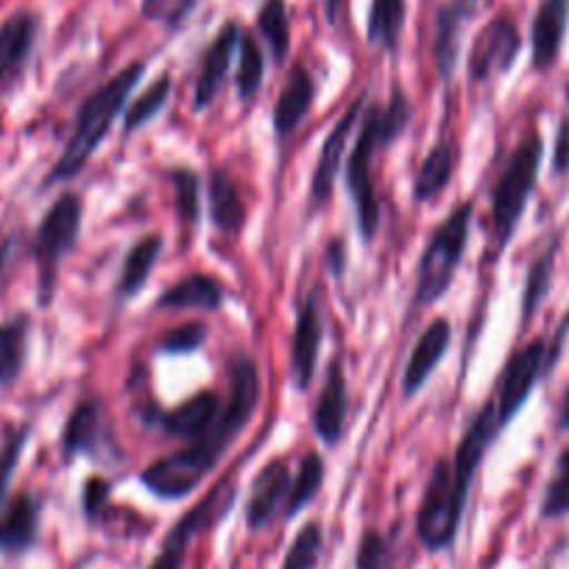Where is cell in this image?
I'll use <instances>...</instances> for the list:
<instances>
[{
  "label": "cell",
  "mask_w": 569,
  "mask_h": 569,
  "mask_svg": "<svg viewBox=\"0 0 569 569\" xmlns=\"http://www.w3.org/2000/svg\"><path fill=\"white\" fill-rule=\"evenodd\" d=\"M539 513L541 519H561L569 513V447L558 452L556 467L541 495Z\"/></svg>",
  "instance_id": "cell-37"
},
{
  "label": "cell",
  "mask_w": 569,
  "mask_h": 569,
  "mask_svg": "<svg viewBox=\"0 0 569 569\" xmlns=\"http://www.w3.org/2000/svg\"><path fill=\"white\" fill-rule=\"evenodd\" d=\"M293 472L288 458H271L260 472L254 475L249 489V500H246V528L251 533L268 530L279 517H282L284 500L291 491Z\"/></svg>",
  "instance_id": "cell-12"
},
{
  "label": "cell",
  "mask_w": 569,
  "mask_h": 569,
  "mask_svg": "<svg viewBox=\"0 0 569 569\" xmlns=\"http://www.w3.org/2000/svg\"><path fill=\"white\" fill-rule=\"evenodd\" d=\"M475 221V204L463 201V204L452 207L450 216L433 229L430 240L425 243L416 266V282H413V299H410V310H425L430 305L441 302L450 293L452 279H456L458 268H461L463 254H467L469 234H472Z\"/></svg>",
  "instance_id": "cell-4"
},
{
  "label": "cell",
  "mask_w": 569,
  "mask_h": 569,
  "mask_svg": "<svg viewBox=\"0 0 569 569\" xmlns=\"http://www.w3.org/2000/svg\"><path fill=\"white\" fill-rule=\"evenodd\" d=\"M343 7H347V0H327V20H330L332 26H336L338 20H341Z\"/></svg>",
  "instance_id": "cell-47"
},
{
  "label": "cell",
  "mask_w": 569,
  "mask_h": 569,
  "mask_svg": "<svg viewBox=\"0 0 569 569\" xmlns=\"http://www.w3.org/2000/svg\"><path fill=\"white\" fill-rule=\"evenodd\" d=\"M42 502L31 491H20L0 508V552L20 558L40 541Z\"/></svg>",
  "instance_id": "cell-17"
},
{
  "label": "cell",
  "mask_w": 569,
  "mask_h": 569,
  "mask_svg": "<svg viewBox=\"0 0 569 569\" xmlns=\"http://www.w3.org/2000/svg\"><path fill=\"white\" fill-rule=\"evenodd\" d=\"M37 37V20L31 14H12L7 23L0 26V92L7 90L31 57Z\"/></svg>",
  "instance_id": "cell-26"
},
{
  "label": "cell",
  "mask_w": 569,
  "mask_h": 569,
  "mask_svg": "<svg viewBox=\"0 0 569 569\" xmlns=\"http://www.w3.org/2000/svg\"><path fill=\"white\" fill-rule=\"evenodd\" d=\"M500 433L502 427L500 421H497L495 399H489V402L475 413V419L469 421L467 433L461 436V445H458L456 456H452L450 461L452 480H456V489L461 491V495L469 497L475 478H478L480 463L486 461V456H489V450L495 447V441L500 439Z\"/></svg>",
  "instance_id": "cell-14"
},
{
  "label": "cell",
  "mask_w": 569,
  "mask_h": 569,
  "mask_svg": "<svg viewBox=\"0 0 569 569\" xmlns=\"http://www.w3.org/2000/svg\"><path fill=\"white\" fill-rule=\"evenodd\" d=\"M162 249H166V240L162 234H142L134 246L129 249V254L123 257V266H120V277L114 291H118V299H134L146 291L149 284V277L154 273L157 262H160Z\"/></svg>",
  "instance_id": "cell-29"
},
{
  "label": "cell",
  "mask_w": 569,
  "mask_h": 569,
  "mask_svg": "<svg viewBox=\"0 0 569 569\" xmlns=\"http://www.w3.org/2000/svg\"><path fill=\"white\" fill-rule=\"evenodd\" d=\"M173 193H177V212L184 227H199L201 218V179L190 168L171 171Z\"/></svg>",
  "instance_id": "cell-38"
},
{
  "label": "cell",
  "mask_w": 569,
  "mask_h": 569,
  "mask_svg": "<svg viewBox=\"0 0 569 569\" xmlns=\"http://www.w3.org/2000/svg\"><path fill=\"white\" fill-rule=\"evenodd\" d=\"M522 51V34L508 18H495L478 37L467 57V76L472 84H489L500 79L517 62Z\"/></svg>",
  "instance_id": "cell-11"
},
{
  "label": "cell",
  "mask_w": 569,
  "mask_h": 569,
  "mask_svg": "<svg viewBox=\"0 0 569 569\" xmlns=\"http://www.w3.org/2000/svg\"><path fill=\"white\" fill-rule=\"evenodd\" d=\"M541 160H545V140L539 131H528L511 151L491 188V238H495L497 251L508 249L522 223L530 196L539 184Z\"/></svg>",
  "instance_id": "cell-5"
},
{
  "label": "cell",
  "mask_w": 569,
  "mask_h": 569,
  "mask_svg": "<svg viewBox=\"0 0 569 569\" xmlns=\"http://www.w3.org/2000/svg\"><path fill=\"white\" fill-rule=\"evenodd\" d=\"M321 343H325V316H321L319 291H310L297 310L291 343V380L297 391H308L313 386L316 369H319Z\"/></svg>",
  "instance_id": "cell-13"
},
{
  "label": "cell",
  "mask_w": 569,
  "mask_h": 569,
  "mask_svg": "<svg viewBox=\"0 0 569 569\" xmlns=\"http://www.w3.org/2000/svg\"><path fill=\"white\" fill-rule=\"evenodd\" d=\"M475 9H478V0H450L445 9L439 12L436 20V68L445 84H450L452 76L458 70V57H461V31L463 26L472 20Z\"/></svg>",
  "instance_id": "cell-23"
},
{
  "label": "cell",
  "mask_w": 569,
  "mask_h": 569,
  "mask_svg": "<svg viewBox=\"0 0 569 569\" xmlns=\"http://www.w3.org/2000/svg\"><path fill=\"white\" fill-rule=\"evenodd\" d=\"M552 173L567 177L569 173V114L558 120L556 142H552Z\"/></svg>",
  "instance_id": "cell-44"
},
{
  "label": "cell",
  "mask_w": 569,
  "mask_h": 569,
  "mask_svg": "<svg viewBox=\"0 0 569 569\" xmlns=\"http://www.w3.org/2000/svg\"><path fill=\"white\" fill-rule=\"evenodd\" d=\"M142 76H146V62H134L129 68L120 70L118 76L107 81V84L98 87L96 92L81 101L79 112H76L73 126H70V137L64 142L62 154L53 162V168L46 177V188L59 182H70L79 173H84V168L90 166V160L96 157V151L101 149V142L107 140V134L112 131L114 120L126 112L129 107V98L134 92V87L140 84Z\"/></svg>",
  "instance_id": "cell-3"
},
{
  "label": "cell",
  "mask_w": 569,
  "mask_h": 569,
  "mask_svg": "<svg viewBox=\"0 0 569 569\" xmlns=\"http://www.w3.org/2000/svg\"><path fill=\"white\" fill-rule=\"evenodd\" d=\"M569 29V0H541L530 29V62L536 70L556 68L561 57L563 37Z\"/></svg>",
  "instance_id": "cell-21"
},
{
  "label": "cell",
  "mask_w": 569,
  "mask_h": 569,
  "mask_svg": "<svg viewBox=\"0 0 569 569\" xmlns=\"http://www.w3.org/2000/svg\"><path fill=\"white\" fill-rule=\"evenodd\" d=\"M366 107H369V96H358L343 114L338 118V123L332 126L330 134L325 137L319 151V160H316L313 177H310V188H308V212L316 216L319 210H325L332 199V190H336V179L338 171L343 166V154L349 151V140H352V131H358L360 118H363Z\"/></svg>",
  "instance_id": "cell-10"
},
{
  "label": "cell",
  "mask_w": 569,
  "mask_h": 569,
  "mask_svg": "<svg viewBox=\"0 0 569 569\" xmlns=\"http://www.w3.org/2000/svg\"><path fill=\"white\" fill-rule=\"evenodd\" d=\"M221 413L223 399L216 391H199L184 399V402H179L177 408L157 413L154 421L166 436L190 445V441L210 436L218 427V421H221Z\"/></svg>",
  "instance_id": "cell-15"
},
{
  "label": "cell",
  "mask_w": 569,
  "mask_h": 569,
  "mask_svg": "<svg viewBox=\"0 0 569 569\" xmlns=\"http://www.w3.org/2000/svg\"><path fill=\"white\" fill-rule=\"evenodd\" d=\"M196 9V0H142V18L154 20L166 29H177L188 20V14Z\"/></svg>",
  "instance_id": "cell-42"
},
{
  "label": "cell",
  "mask_w": 569,
  "mask_h": 569,
  "mask_svg": "<svg viewBox=\"0 0 569 569\" xmlns=\"http://www.w3.org/2000/svg\"><path fill=\"white\" fill-rule=\"evenodd\" d=\"M238 42H240L238 26L227 23L221 31H218L216 40L210 42V48L204 51L199 79H196V92H193L196 112H204V109H210L212 101L218 98V92H221L229 70H232V59H234V53H238Z\"/></svg>",
  "instance_id": "cell-19"
},
{
  "label": "cell",
  "mask_w": 569,
  "mask_h": 569,
  "mask_svg": "<svg viewBox=\"0 0 569 569\" xmlns=\"http://www.w3.org/2000/svg\"><path fill=\"white\" fill-rule=\"evenodd\" d=\"M171 92H173L171 76L162 73L160 79L149 87V90H142L134 101H129V107H126V114H123L126 134H137L142 126L151 123V120H154L157 114L168 107V101H171Z\"/></svg>",
  "instance_id": "cell-35"
},
{
  "label": "cell",
  "mask_w": 569,
  "mask_h": 569,
  "mask_svg": "<svg viewBox=\"0 0 569 569\" xmlns=\"http://www.w3.org/2000/svg\"><path fill=\"white\" fill-rule=\"evenodd\" d=\"M103 445V408L98 399H79L70 410L62 430V458L64 463L79 456L96 458Z\"/></svg>",
  "instance_id": "cell-22"
},
{
  "label": "cell",
  "mask_w": 569,
  "mask_h": 569,
  "mask_svg": "<svg viewBox=\"0 0 569 569\" xmlns=\"http://www.w3.org/2000/svg\"><path fill=\"white\" fill-rule=\"evenodd\" d=\"M541 377H547V338H533V341H528L511 355V360L502 369L500 382H497L495 397H491L502 430L528 405L530 393L536 391Z\"/></svg>",
  "instance_id": "cell-9"
},
{
  "label": "cell",
  "mask_w": 569,
  "mask_h": 569,
  "mask_svg": "<svg viewBox=\"0 0 569 569\" xmlns=\"http://www.w3.org/2000/svg\"><path fill=\"white\" fill-rule=\"evenodd\" d=\"M81 227H84V201L79 193L68 190L59 196L42 216L34 234V260H37V299L40 308H51L57 297V279L62 260L79 246Z\"/></svg>",
  "instance_id": "cell-6"
},
{
  "label": "cell",
  "mask_w": 569,
  "mask_h": 569,
  "mask_svg": "<svg viewBox=\"0 0 569 569\" xmlns=\"http://www.w3.org/2000/svg\"><path fill=\"white\" fill-rule=\"evenodd\" d=\"M413 120V103L402 87H393L391 98L382 107H366L360 118L358 137H355L352 154L347 160V190L352 199L355 218H358V234L366 246L375 243L380 232L382 207L375 184V157L405 134Z\"/></svg>",
  "instance_id": "cell-2"
},
{
  "label": "cell",
  "mask_w": 569,
  "mask_h": 569,
  "mask_svg": "<svg viewBox=\"0 0 569 569\" xmlns=\"http://www.w3.org/2000/svg\"><path fill=\"white\" fill-rule=\"evenodd\" d=\"M234 508V486L221 483L216 489L207 491L199 500V506L190 508L188 513L177 519L171 530H168L166 541H162L160 552L151 561L149 569H184L188 561V550L199 536H204L207 530L216 528L218 522L227 519V513Z\"/></svg>",
  "instance_id": "cell-8"
},
{
  "label": "cell",
  "mask_w": 569,
  "mask_h": 569,
  "mask_svg": "<svg viewBox=\"0 0 569 569\" xmlns=\"http://www.w3.org/2000/svg\"><path fill=\"white\" fill-rule=\"evenodd\" d=\"M316 87L313 73H310L305 64H293L288 79H284V87L279 90L277 101H273V112H271V123H273V134L279 140L284 137H291L293 131L302 126V120L308 118L310 109L316 103Z\"/></svg>",
  "instance_id": "cell-20"
},
{
  "label": "cell",
  "mask_w": 569,
  "mask_h": 569,
  "mask_svg": "<svg viewBox=\"0 0 569 569\" xmlns=\"http://www.w3.org/2000/svg\"><path fill=\"white\" fill-rule=\"evenodd\" d=\"M325 260H327V271H330V277L343 279V273H347V260H349V251H347V243H343V238H332L330 243H327Z\"/></svg>",
  "instance_id": "cell-45"
},
{
  "label": "cell",
  "mask_w": 569,
  "mask_h": 569,
  "mask_svg": "<svg viewBox=\"0 0 569 569\" xmlns=\"http://www.w3.org/2000/svg\"><path fill=\"white\" fill-rule=\"evenodd\" d=\"M321 552H325V528L321 522H308L293 536L279 569H319Z\"/></svg>",
  "instance_id": "cell-36"
},
{
  "label": "cell",
  "mask_w": 569,
  "mask_h": 569,
  "mask_svg": "<svg viewBox=\"0 0 569 569\" xmlns=\"http://www.w3.org/2000/svg\"><path fill=\"white\" fill-rule=\"evenodd\" d=\"M257 405H260V369L249 355H234L229 363V397L223 399V413L216 430L142 469V489L166 502H177L193 495L216 472L229 447L249 427L251 416L257 413Z\"/></svg>",
  "instance_id": "cell-1"
},
{
  "label": "cell",
  "mask_w": 569,
  "mask_h": 569,
  "mask_svg": "<svg viewBox=\"0 0 569 569\" xmlns=\"http://www.w3.org/2000/svg\"><path fill=\"white\" fill-rule=\"evenodd\" d=\"M257 29L266 40L273 64H284L288 53H291V18H288L284 0H266L262 3L260 14H257Z\"/></svg>",
  "instance_id": "cell-32"
},
{
  "label": "cell",
  "mask_w": 569,
  "mask_h": 569,
  "mask_svg": "<svg viewBox=\"0 0 569 569\" xmlns=\"http://www.w3.org/2000/svg\"><path fill=\"white\" fill-rule=\"evenodd\" d=\"M349 419V386L343 375L341 358H336L327 369L325 386H321L319 399L313 408V433L325 447H338L343 439Z\"/></svg>",
  "instance_id": "cell-18"
},
{
  "label": "cell",
  "mask_w": 569,
  "mask_h": 569,
  "mask_svg": "<svg viewBox=\"0 0 569 569\" xmlns=\"http://www.w3.org/2000/svg\"><path fill=\"white\" fill-rule=\"evenodd\" d=\"M207 207H210V221L218 232L227 234V238H234V234L243 232V196H240V188L223 168H216V171H210V177H207Z\"/></svg>",
  "instance_id": "cell-25"
},
{
  "label": "cell",
  "mask_w": 569,
  "mask_h": 569,
  "mask_svg": "<svg viewBox=\"0 0 569 569\" xmlns=\"http://www.w3.org/2000/svg\"><path fill=\"white\" fill-rule=\"evenodd\" d=\"M227 302V288L221 279L210 277V273H188L171 284L160 299H157V310H221Z\"/></svg>",
  "instance_id": "cell-27"
},
{
  "label": "cell",
  "mask_w": 569,
  "mask_h": 569,
  "mask_svg": "<svg viewBox=\"0 0 569 569\" xmlns=\"http://www.w3.org/2000/svg\"><path fill=\"white\" fill-rule=\"evenodd\" d=\"M31 319L29 316H12L0 325V386H12L20 380L29 360Z\"/></svg>",
  "instance_id": "cell-30"
},
{
  "label": "cell",
  "mask_w": 569,
  "mask_h": 569,
  "mask_svg": "<svg viewBox=\"0 0 569 569\" xmlns=\"http://www.w3.org/2000/svg\"><path fill=\"white\" fill-rule=\"evenodd\" d=\"M450 347H452V325L450 319L439 316V319H433L425 330H421V336L416 338L413 349H410L408 363H405V371H402L405 399L416 397V393L427 386V380H430L433 371L439 369V363L447 358Z\"/></svg>",
  "instance_id": "cell-16"
},
{
  "label": "cell",
  "mask_w": 569,
  "mask_h": 569,
  "mask_svg": "<svg viewBox=\"0 0 569 569\" xmlns=\"http://www.w3.org/2000/svg\"><path fill=\"white\" fill-rule=\"evenodd\" d=\"M207 343V327L204 325H184L162 336L160 355L168 358H184V355H196Z\"/></svg>",
  "instance_id": "cell-41"
},
{
  "label": "cell",
  "mask_w": 569,
  "mask_h": 569,
  "mask_svg": "<svg viewBox=\"0 0 569 569\" xmlns=\"http://www.w3.org/2000/svg\"><path fill=\"white\" fill-rule=\"evenodd\" d=\"M325 478H327L325 458H321L319 452H308V456L302 458V463H299V472L293 475L291 491H288V500H284V508H282L284 522L297 519L299 513H302L305 508L319 497L321 486H325Z\"/></svg>",
  "instance_id": "cell-31"
},
{
  "label": "cell",
  "mask_w": 569,
  "mask_h": 569,
  "mask_svg": "<svg viewBox=\"0 0 569 569\" xmlns=\"http://www.w3.org/2000/svg\"><path fill=\"white\" fill-rule=\"evenodd\" d=\"M109 495H112V483L107 478H90L81 491V513L87 522H98L107 513Z\"/></svg>",
  "instance_id": "cell-43"
},
{
  "label": "cell",
  "mask_w": 569,
  "mask_h": 569,
  "mask_svg": "<svg viewBox=\"0 0 569 569\" xmlns=\"http://www.w3.org/2000/svg\"><path fill=\"white\" fill-rule=\"evenodd\" d=\"M14 246H18L14 234H0V291H3V279H7L9 266H12Z\"/></svg>",
  "instance_id": "cell-46"
},
{
  "label": "cell",
  "mask_w": 569,
  "mask_h": 569,
  "mask_svg": "<svg viewBox=\"0 0 569 569\" xmlns=\"http://www.w3.org/2000/svg\"><path fill=\"white\" fill-rule=\"evenodd\" d=\"M29 436H31V427L29 425H20L14 430H9L7 441L0 447V508L7 502V491L9 483H12V475L18 469L20 456H23L26 445H29Z\"/></svg>",
  "instance_id": "cell-39"
},
{
  "label": "cell",
  "mask_w": 569,
  "mask_h": 569,
  "mask_svg": "<svg viewBox=\"0 0 569 569\" xmlns=\"http://www.w3.org/2000/svg\"><path fill=\"white\" fill-rule=\"evenodd\" d=\"M238 73H234V90H238L240 101H254L257 92H260L262 79H266V53H262L260 42L251 34L240 31L238 42Z\"/></svg>",
  "instance_id": "cell-33"
},
{
  "label": "cell",
  "mask_w": 569,
  "mask_h": 569,
  "mask_svg": "<svg viewBox=\"0 0 569 569\" xmlns=\"http://www.w3.org/2000/svg\"><path fill=\"white\" fill-rule=\"evenodd\" d=\"M388 556H391L388 536L377 528H366L355 550V569H386Z\"/></svg>",
  "instance_id": "cell-40"
},
{
  "label": "cell",
  "mask_w": 569,
  "mask_h": 569,
  "mask_svg": "<svg viewBox=\"0 0 569 569\" xmlns=\"http://www.w3.org/2000/svg\"><path fill=\"white\" fill-rule=\"evenodd\" d=\"M558 251H561V232L552 234L545 243V249H541L539 254L533 257V262L528 266V277H525L522 288V305H519V325H522V330L536 319L539 308L547 302V297H550Z\"/></svg>",
  "instance_id": "cell-28"
},
{
  "label": "cell",
  "mask_w": 569,
  "mask_h": 569,
  "mask_svg": "<svg viewBox=\"0 0 569 569\" xmlns=\"http://www.w3.org/2000/svg\"><path fill=\"white\" fill-rule=\"evenodd\" d=\"M458 166L456 142L450 137H439L425 154L413 177V201L416 204H433L441 193L452 184Z\"/></svg>",
  "instance_id": "cell-24"
},
{
  "label": "cell",
  "mask_w": 569,
  "mask_h": 569,
  "mask_svg": "<svg viewBox=\"0 0 569 569\" xmlns=\"http://www.w3.org/2000/svg\"><path fill=\"white\" fill-rule=\"evenodd\" d=\"M467 502L469 497L456 489L450 461H436L416 511V539L427 552H445L456 545Z\"/></svg>",
  "instance_id": "cell-7"
},
{
  "label": "cell",
  "mask_w": 569,
  "mask_h": 569,
  "mask_svg": "<svg viewBox=\"0 0 569 569\" xmlns=\"http://www.w3.org/2000/svg\"><path fill=\"white\" fill-rule=\"evenodd\" d=\"M405 29V0H371L369 9V42L397 51Z\"/></svg>",
  "instance_id": "cell-34"
}]
</instances>
